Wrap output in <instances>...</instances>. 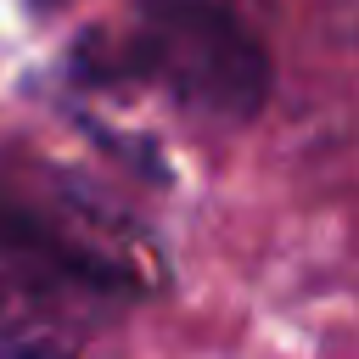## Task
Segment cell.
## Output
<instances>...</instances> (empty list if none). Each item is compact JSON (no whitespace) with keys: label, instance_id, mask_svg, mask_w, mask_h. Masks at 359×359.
<instances>
[{"label":"cell","instance_id":"cell-2","mask_svg":"<svg viewBox=\"0 0 359 359\" xmlns=\"http://www.w3.org/2000/svg\"><path fill=\"white\" fill-rule=\"evenodd\" d=\"M123 67L213 123H247L269 95V56L224 0H140Z\"/></svg>","mask_w":359,"mask_h":359},{"label":"cell","instance_id":"cell-1","mask_svg":"<svg viewBox=\"0 0 359 359\" xmlns=\"http://www.w3.org/2000/svg\"><path fill=\"white\" fill-rule=\"evenodd\" d=\"M0 269L34 292L135 297L157 258L101 191L67 174H0Z\"/></svg>","mask_w":359,"mask_h":359}]
</instances>
